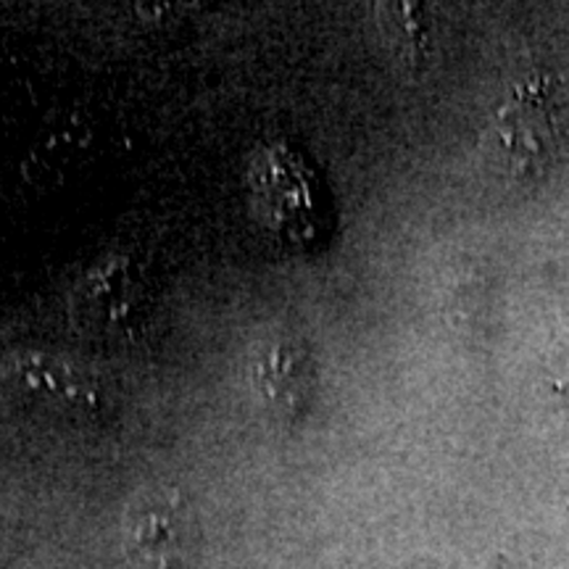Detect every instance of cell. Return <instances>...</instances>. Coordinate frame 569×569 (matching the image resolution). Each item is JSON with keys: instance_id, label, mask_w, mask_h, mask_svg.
Masks as SVG:
<instances>
[{"instance_id": "6da1fadb", "label": "cell", "mask_w": 569, "mask_h": 569, "mask_svg": "<svg viewBox=\"0 0 569 569\" xmlns=\"http://www.w3.org/2000/svg\"><path fill=\"white\" fill-rule=\"evenodd\" d=\"M0 393L24 415L56 422H96L113 411L101 375L67 353L19 348L0 359Z\"/></svg>"}, {"instance_id": "7a4b0ae2", "label": "cell", "mask_w": 569, "mask_h": 569, "mask_svg": "<svg viewBox=\"0 0 569 569\" xmlns=\"http://www.w3.org/2000/svg\"><path fill=\"white\" fill-rule=\"evenodd\" d=\"M486 142L515 180H538L549 172L561 151V111L553 77L543 69L522 77L496 111Z\"/></svg>"}, {"instance_id": "3957f363", "label": "cell", "mask_w": 569, "mask_h": 569, "mask_svg": "<svg viewBox=\"0 0 569 569\" xmlns=\"http://www.w3.org/2000/svg\"><path fill=\"white\" fill-rule=\"evenodd\" d=\"M193 519L177 490L134 496L124 515V549L140 569H174L188 557Z\"/></svg>"}, {"instance_id": "277c9868", "label": "cell", "mask_w": 569, "mask_h": 569, "mask_svg": "<svg viewBox=\"0 0 569 569\" xmlns=\"http://www.w3.org/2000/svg\"><path fill=\"white\" fill-rule=\"evenodd\" d=\"M251 386L269 415L288 419V422L306 415L317 390L315 356L306 340L290 332H277L256 346Z\"/></svg>"}, {"instance_id": "5b68a950", "label": "cell", "mask_w": 569, "mask_h": 569, "mask_svg": "<svg viewBox=\"0 0 569 569\" xmlns=\"http://www.w3.org/2000/svg\"><path fill=\"white\" fill-rule=\"evenodd\" d=\"M146 280L124 256L103 261L77 288L74 311L88 330L122 332L146 311Z\"/></svg>"}]
</instances>
